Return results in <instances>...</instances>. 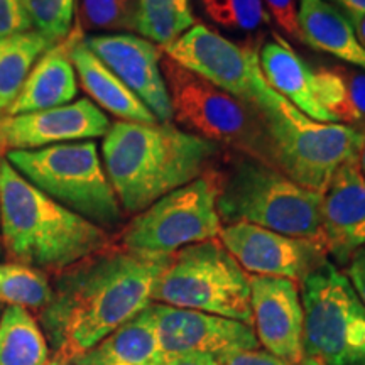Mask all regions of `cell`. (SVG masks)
<instances>
[{
	"mask_svg": "<svg viewBox=\"0 0 365 365\" xmlns=\"http://www.w3.org/2000/svg\"><path fill=\"white\" fill-rule=\"evenodd\" d=\"M171 255L130 252L113 242L54 274L51 301L39 313L53 355L73 362L148 308Z\"/></svg>",
	"mask_w": 365,
	"mask_h": 365,
	"instance_id": "6da1fadb",
	"label": "cell"
},
{
	"mask_svg": "<svg viewBox=\"0 0 365 365\" xmlns=\"http://www.w3.org/2000/svg\"><path fill=\"white\" fill-rule=\"evenodd\" d=\"M223 156L220 145L175 124L117 120L103 135L102 163L125 215L198 180Z\"/></svg>",
	"mask_w": 365,
	"mask_h": 365,
	"instance_id": "7a4b0ae2",
	"label": "cell"
},
{
	"mask_svg": "<svg viewBox=\"0 0 365 365\" xmlns=\"http://www.w3.org/2000/svg\"><path fill=\"white\" fill-rule=\"evenodd\" d=\"M0 239L9 261L44 271H65L110 247L115 234L76 215L0 159Z\"/></svg>",
	"mask_w": 365,
	"mask_h": 365,
	"instance_id": "3957f363",
	"label": "cell"
},
{
	"mask_svg": "<svg viewBox=\"0 0 365 365\" xmlns=\"http://www.w3.org/2000/svg\"><path fill=\"white\" fill-rule=\"evenodd\" d=\"M215 171L218 215L227 225L252 223L327 249L323 195L303 188L277 168L239 153H228L225 166H215Z\"/></svg>",
	"mask_w": 365,
	"mask_h": 365,
	"instance_id": "277c9868",
	"label": "cell"
},
{
	"mask_svg": "<svg viewBox=\"0 0 365 365\" xmlns=\"http://www.w3.org/2000/svg\"><path fill=\"white\" fill-rule=\"evenodd\" d=\"M250 107L271 137L277 170L303 188L323 195L341 164L360 159L365 132L313 120L277 93L266 78L259 81Z\"/></svg>",
	"mask_w": 365,
	"mask_h": 365,
	"instance_id": "5b68a950",
	"label": "cell"
},
{
	"mask_svg": "<svg viewBox=\"0 0 365 365\" xmlns=\"http://www.w3.org/2000/svg\"><path fill=\"white\" fill-rule=\"evenodd\" d=\"M6 159L31 185L76 215L110 234L125 225V213L93 140L11 150Z\"/></svg>",
	"mask_w": 365,
	"mask_h": 365,
	"instance_id": "8992f818",
	"label": "cell"
},
{
	"mask_svg": "<svg viewBox=\"0 0 365 365\" xmlns=\"http://www.w3.org/2000/svg\"><path fill=\"white\" fill-rule=\"evenodd\" d=\"M161 70L170 93L173 120L210 143L277 168L274 145L250 105L208 83L164 56Z\"/></svg>",
	"mask_w": 365,
	"mask_h": 365,
	"instance_id": "52a82bcc",
	"label": "cell"
},
{
	"mask_svg": "<svg viewBox=\"0 0 365 365\" xmlns=\"http://www.w3.org/2000/svg\"><path fill=\"white\" fill-rule=\"evenodd\" d=\"M150 299L252 327L249 274L218 239L198 242L173 254L154 282Z\"/></svg>",
	"mask_w": 365,
	"mask_h": 365,
	"instance_id": "ba28073f",
	"label": "cell"
},
{
	"mask_svg": "<svg viewBox=\"0 0 365 365\" xmlns=\"http://www.w3.org/2000/svg\"><path fill=\"white\" fill-rule=\"evenodd\" d=\"M303 352L325 365H365V307L330 261L301 282Z\"/></svg>",
	"mask_w": 365,
	"mask_h": 365,
	"instance_id": "9c48e42d",
	"label": "cell"
},
{
	"mask_svg": "<svg viewBox=\"0 0 365 365\" xmlns=\"http://www.w3.org/2000/svg\"><path fill=\"white\" fill-rule=\"evenodd\" d=\"M215 166L132 217L115 234L117 244L137 254L171 255L198 242L218 239L222 220Z\"/></svg>",
	"mask_w": 365,
	"mask_h": 365,
	"instance_id": "30bf717a",
	"label": "cell"
},
{
	"mask_svg": "<svg viewBox=\"0 0 365 365\" xmlns=\"http://www.w3.org/2000/svg\"><path fill=\"white\" fill-rule=\"evenodd\" d=\"M161 51L178 65L247 105L264 78L259 46L237 44L203 24H195Z\"/></svg>",
	"mask_w": 365,
	"mask_h": 365,
	"instance_id": "8fae6325",
	"label": "cell"
},
{
	"mask_svg": "<svg viewBox=\"0 0 365 365\" xmlns=\"http://www.w3.org/2000/svg\"><path fill=\"white\" fill-rule=\"evenodd\" d=\"M218 239L237 264L254 276L303 282L314 269L328 261L327 249L322 245L277 234L252 223L237 222L222 227Z\"/></svg>",
	"mask_w": 365,
	"mask_h": 365,
	"instance_id": "7c38bea8",
	"label": "cell"
},
{
	"mask_svg": "<svg viewBox=\"0 0 365 365\" xmlns=\"http://www.w3.org/2000/svg\"><path fill=\"white\" fill-rule=\"evenodd\" d=\"M158 344L164 355L205 354L213 359L259 346L254 328L237 319L196 309L149 304Z\"/></svg>",
	"mask_w": 365,
	"mask_h": 365,
	"instance_id": "4fadbf2b",
	"label": "cell"
},
{
	"mask_svg": "<svg viewBox=\"0 0 365 365\" xmlns=\"http://www.w3.org/2000/svg\"><path fill=\"white\" fill-rule=\"evenodd\" d=\"M108 129L107 113L88 98L46 110L4 115L0 117V159L11 150H36L97 139Z\"/></svg>",
	"mask_w": 365,
	"mask_h": 365,
	"instance_id": "5bb4252c",
	"label": "cell"
},
{
	"mask_svg": "<svg viewBox=\"0 0 365 365\" xmlns=\"http://www.w3.org/2000/svg\"><path fill=\"white\" fill-rule=\"evenodd\" d=\"M83 44L120 78L158 122L171 124L173 108L161 70L163 51L150 41L129 33L83 38Z\"/></svg>",
	"mask_w": 365,
	"mask_h": 365,
	"instance_id": "9a60e30c",
	"label": "cell"
},
{
	"mask_svg": "<svg viewBox=\"0 0 365 365\" xmlns=\"http://www.w3.org/2000/svg\"><path fill=\"white\" fill-rule=\"evenodd\" d=\"M252 325L259 344L287 365H301L303 303L298 282L249 274Z\"/></svg>",
	"mask_w": 365,
	"mask_h": 365,
	"instance_id": "2e32d148",
	"label": "cell"
},
{
	"mask_svg": "<svg viewBox=\"0 0 365 365\" xmlns=\"http://www.w3.org/2000/svg\"><path fill=\"white\" fill-rule=\"evenodd\" d=\"M322 223L328 255L346 266L365 247V175L359 159L341 164L323 193Z\"/></svg>",
	"mask_w": 365,
	"mask_h": 365,
	"instance_id": "e0dca14e",
	"label": "cell"
},
{
	"mask_svg": "<svg viewBox=\"0 0 365 365\" xmlns=\"http://www.w3.org/2000/svg\"><path fill=\"white\" fill-rule=\"evenodd\" d=\"M75 39L70 48V59L76 71L81 88L102 110L112 113L124 122L156 124L158 118L135 97L120 78L108 70L100 59L83 44L85 36L76 27Z\"/></svg>",
	"mask_w": 365,
	"mask_h": 365,
	"instance_id": "ac0fdd59",
	"label": "cell"
},
{
	"mask_svg": "<svg viewBox=\"0 0 365 365\" xmlns=\"http://www.w3.org/2000/svg\"><path fill=\"white\" fill-rule=\"evenodd\" d=\"M75 31L41 56L27 76L19 97L6 115L46 110L71 103L78 93V78L70 59Z\"/></svg>",
	"mask_w": 365,
	"mask_h": 365,
	"instance_id": "d6986e66",
	"label": "cell"
},
{
	"mask_svg": "<svg viewBox=\"0 0 365 365\" xmlns=\"http://www.w3.org/2000/svg\"><path fill=\"white\" fill-rule=\"evenodd\" d=\"M259 63L264 78L287 102L317 122H330L314 91L313 70L279 36L259 46Z\"/></svg>",
	"mask_w": 365,
	"mask_h": 365,
	"instance_id": "ffe728a7",
	"label": "cell"
},
{
	"mask_svg": "<svg viewBox=\"0 0 365 365\" xmlns=\"http://www.w3.org/2000/svg\"><path fill=\"white\" fill-rule=\"evenodd\" d=\"M303 44L365 71V48L349 17L327 0H298Z\"/></svg>",
	"mask_w": 365,
	"mask_h": 365,
	"instance_id": "44dd1931",
	"label": "cell"
},
{
	"mask_svg": "<svg viewBox=\"0 0 365 365\" xmlns=\"http://www.w3.org/2000/svg\"><path fill=\"white\" fill-rule=\"evenodd\" d=\"M164 357L158 344L150 308L118 327L102 341L73 360L75 365H159Z\"/></svg>",
	"mask_w": 365,
	"mask_h": 365,
	"instance_id": "7402d4cb",
	"label": "cell"
},
{
	"mask_svg": "<svg viewBox=\"0 0 365 365\" xmlns=\"http://www.w3.org/2000/svg\"><path fill=\"white\" fill-rule=\"evenodd\" d=\"M313 78L317 98L330 122L365 132V71L350 65L318 66Z\"/></svg>",
	"mask_w": 365,
	"mask_h": 365,
	"instance_id": "603a6c76",
	"label": "cell"
},
{
	"mask_svg": "<svg viewBox=\"0 0 365 365\" xmlns=\"http://www.w3.org/2000/svg\"><path fill=\"white\" fill-rule=\"evenodd\" d=\"M56 44L34 29L0 39V117L19 97L36 61Z\"/></svg>",
	"mask_w": 365,
	"mask_h": 365,
	"instance_id": "cb8c5ba5",
	"label": "cell"
},
{
	"mask_svg": "<svg viewBox=\"0 0 365 365\" xmlns=\"http://www.w3.org/2000/svg\"><path fill=\"white\" fill-rule=\"evenodd\" d=\"M48 340L27 309L7 307L0 318V365H46Z\"/></svg>",
	"mask_w": 365,
	"mask_h": 365,
	"instance_id": "d4e9b609",
	"label": "cell"
},
{
	"mask_svg": "<svg viewBox=\"0 0 365 365\" xmlns=\"http://www.w3.org/2000/svg\"><path fill=\"white\" fill-rule=\"evenodd\" d=\"M193 26L190 0H137L132 31L161 49Z\"/></svg>",
	"mask_w": 365,
	"mask_h": 365,
	"instance_id": "484cf974",
	"label": "cell"
},
{
	"mask_svg": "<svg viewBox=\"0 0 365 365\" xmlns=\"http://www.w3.org/2000/svg\"><path fill=\"white\" fill-rule=\"evenodd\" d=\"M53 296L49 274L21 262L0 264V304L41 313Z\"/></svg>",
	"mask_w": 365,
	"mask_h": 365,
	"instance_id": "4316f807",
	"label": "cell"
},
{
	"mask_svg": "<svg viewBox=\"0 0 365 365\" xmlns=\"http://www.w3.org/2000/svg\"><path fill=\"white\" fill-rule=\"evenodd\" d=\"M137 0H76V24L81 34L91 31L134 29Z\"/></svg>",
	"mask_w": 365,
	"mask_h": 365,
	"instance_id": "83f0119b",
	"label": "cell"
},
{
	"mask_svg": "<svg viewBox=\"0 0 365 365\" xmlns=\"http://www.w3.org/2000/svg\"><path fill=\"white\" fill-rule=\"evenodd\" d=\"M202 4L210 19L230 31L252 33L271 22L262 0H202Z\"/></svg>",
	"mask_w": 365,
	"mask_h": 365,
	"instance_id": "f1b7e54d",
	"label": "cell"
},
{
	"mask_svg": "<svg viewBox=\"0 0 365 365\" xmlns=\"http://www.w3.org/2000/svg\"><path fill=\"white\" fill-rule=\"evenodd\" d=\"M76 0H22L31 29L63 41L73 29Z\"/></svg>",
	"mask_w": 365,
	"mask_h": 365,
	"instance_id": "f546056e",
	"label": "cell"
},
{
	"mask_svg": "<svg viewBox=\"0 0 365 365\" xmlns=\"http://www.w3.org/2000/svg\"><path fill=\"white\" fill-rule=\"evenodd\" d=\"M277 27L287 38L303 43L298 21V0H262Z\"/></svg>",
	"mask_w": 365,
	"mask_h": 365,
	"instance_id": "4dcf8cb0",
	"label": "cell"
},
{
	"mask_svg": "<svg viewBox=\"0 0 365 365\" xmlns=\"http://www.w3.org/2000/svg\"><path fill=\"white\" fill-rule=\"evenodd\" d=\"M31 31L22 0H0V39Z\"/></svg>",
	"mask_w": 365,
	"mask_h": 365,
	"instance_id": "1f68e13d",
	"label": "cell"
},
{
	"mask_svg": "<svg viewBox=\"0 0 365 365\" xmlns=\"http://www.w3.org/2000/svg\"><path fill=\"white\" fill-rule=\"evenodd\" d=\"M218 365H287L284 360L264 350H237L217 360Z\"/></svg>",
	"mask_w": 365,
	"mask_h": 365,
	"instance_id": "d6a6232c",
	"label": "cell"
},
{
	"mask_svg": "<svg viewBox=\"0 0 365 365\" xmlns=\"http://www.w3.org/2000/svg\"><path fill=\"white\" fill-rule=\"evenodd\" d=\"M346 277L357 291L360 301L365 307V247L357 250L346 264Z\"/></svg>",
	"mask_w": 365,
	"mask_h": 365,
	"instance_id": "836d02e7",
	"label": "cell"
},
{
	"mask_svg": "<svg viewBox=\"0 0 365 365\" xmlns=\"http://www.w3.org/2000/svg\"><path fill=\"white\" fill-rule=\"evenodd\" d=\"M159 365H218L217 359L205 354H180L164 355Z\"/></svg>",
	"mask_w": 365,
	"mask_h": 365,
	"instance_id": "e575fe53",
	"label": "cell"
},
{
	"mask_svg": "<svg viewBox=\"0 0 365 365\" xmlns=\"http://www.w3.org/2000/svg\"><path fill=\"white\" fill-rule=\"evenodd\" d=\"M327 2L339 7L349 17L352 24L355 21H359L360 17L365 16V0H327Z\"/></svg>",
	"mask_w": 365,
	"mask_h": 365,
	"instance_id": "d590c367",
	"label": "cell"
},
{
	"mask_svg": "<svg viewBox=\"0 0 365 365\" xmlns=\"http://www.w3.org/2000/svg\"><path fill=\"white\" fill-rule=\"evenodd\" d=\"M354 27H355V34H357L360 44L365 48V16L360 17L359 21H355Z\"/></svg>",
	"mask_w": 365,
	"mask_h": 365,
	"instance_id": "8d00e7d4",
	"label": "cell"
},
{
	"mask_svg": "<svg viewBox=\"0 0 365 365\" xmlns=\"http://www.w3.org/2000/svg\"><path fill=\"white\" fill-rule=\"evenodd\" d=\"M46 365H75L71 362V360L68 359H63V357H58V355H53L51 359L48 360V364Z\"/></svg>",
	"mask_w": 365,
	"mask_h": 365,
	"instance_id": "74e56055",
	"label": "cell"
},
{
	"mask_svg": "<svg viewBox=\"0 0 365 365\" xmlns=\"http://www.w3.org/2000/svg\"><path fill=\"white\" fill-rule=\"evenodd\" d=\"M301 365H325V364L319 362V360H317V359L304 357V359H303V362H301Z\"/></svg>",
	"mask_w": 365,
	"mask_h": 365,
	"instance_id": "f35d334b",
	"label": "cell"
},
{
	"mask_svg": "<svg viewBox=\"0 0 365 365\" xmlns=\"http://www.w3.org/2000/svg\"><path fill=\"white\" fill-rule=\"evenodd\" d=\"M360 170H362V173L365 175V140H364V148H362V153H360Z\"/></svg>",
	"mask_w": 365,
	"mask_h": 365,
	"instance_id": "ab89813d",
	"label": "cell"
},
{
	"mask_svg": "<svg viewBox=\"0 0 365 365\" xmlns=\"http://www.w3.org/2000/svg\"><path fill=\"white\" fill-rule=\"evenodd\" d=\"M4 254V249H2V239H0V255Z\"/></svg>",
	"mask_w": 365,
	"mask_h": 365,
	"instance_id": "60d3db41",
	"label": "cell"
},
{
	"mask_svg": "<svg viewBox=\"0 0 365 365\" xmlns=\"http://www.w3.org/2000/svg\"><path fill=\"white\" fill-rule=\"evenodd\" d=\"M0 314H2V304H0Z\"/></svg>",
	"mask_w": 365,
	"mask_h": 365,
	"instance_id": "b9f144b4",
	"label": "cell"
}]
</instances>
